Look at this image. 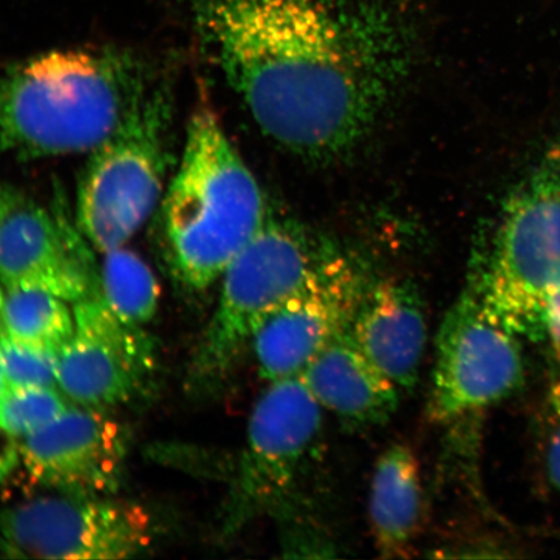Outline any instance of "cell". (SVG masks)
I'll return each mask as SVG.
<instances>
[{"label":"cell","instance_id":"cell-1","mask_svg":"<svg viewBox=\"0 0 560 560\" xmlns=\"http://www.w3.org/2000/svg\"><path fill=\"white\" fill-rule=\"evenodd\" d=\"M199 23L256 124L301 156L359 144L411 62L404 21L377 0H202Z\"/></svg>","mask_w":560,"mask_h":560},{"label":"cell","instance_id":"cell-2","mask_svg":"<svg viewBox=\"0 0 560 560\" xmlns=\"http://www.w3.org/2000/svg\"><path fill=\"white\" fill-rule=\"evenodd\" d=\"M150 86L144 66L128 52L32 56L0 75V149L21 160L90 153Z\"/></svg>","mask_w":560,"mask_h":560},{"label":"cell","instance_id":"cell-3","mask_svg":"<svg viewBox=\"0 0 560 560\" xmlns=\"http://www.w3.org/2000/svg\"><path fill=\"white\" fill-rule=\"evenodd\" d=\"M159 209L165 261L196 291L221 280L268 219L255 175L209 108L188 122L177 173Z\"/></svg>","mask_w":560,"mask_h":560},{"label":"cell","instance_id":"cell-4","mask_svg":"<svg viewBox=\"0 0 560 560\" xmlns=\"http://www.w3.org/2000/svg\"><path fill=\"white\" fill-rule=\"evenodd\" d=\"M560 287V132L530 159L474 249L465 291L517 338L545 341Z\"/></svg>","mask_w":560,"mask_h":560},{"label":"cell","instance_id":"cell-5","mask_svg":"<svg viewBox=\"0 0 560 560\" xmlns=\"http://www.w3.org/2000/svg\"><path fill=\"white\" fill-rule=\"evenodd\" d=\"M173 101L151 85L117 129L90 152L75 222L94 249L125 247L160 207L171 166Z\"/></svg>","mask_w":560,"mask_h":560},{"label":"cell","instance_id":"cell-6","mask_svg":"<svg viewBox=\"0 0 560 560\" xmlns=\"http://www.w3.org/2000/svg\"><path fill=\"white\" fill-rule=\"evenodd\" d=\"M326 250L268 215L221 278L219 304L188 369L195 395L223 387L265 322L306 282Z\"/></svg>","mask_w":560,"mask_h":560},{"label":"cell","instance_id":"cell-7","mask_svg":"<svg viewBox=\"0 0 560 560\" xmlns=\"http://www.w3.org/2000/svg\"><path fill=\"white\" fill-rule=\"evenodd\" d=\"M324 411L300 375L269 382L250 412L243 451L231 468L223 534L235 535L291 503Z\"/></svg>","mask_w":560,"mask_h":560},{"label":"cell","instance_id":"cell-8","mask_svg":"<svg viewBox=\"0 0 560 560\" xmlns=\"http://www.w3.org/2000/svg\"><path fill=\"white\" fill-rule=\"evenodd\" d=\"M155 525L142 506L104 495L40 497L0 511V557L108 560L142 555Z\"/></svg>","mask_w":560,"mask_h":560},{"label":"cell","instance_id":"cell-9","mask_svg":"<svg viewBox=\"0 0 560 560\" xmlns=\"http://www.w3.org/2000/svg\"><path fill=\"white\" fill-rule=\"evenodd\" d=\"M520 338L462 291L436 340L427 416L447 423L506 400L524 384Z\"/></svg>","mask_w":560,"mask_h":560},{"label":"cell","instance_id":"cell-10","mask_svg":"<svg viewBox=\"0 0 560 560\" xmlns=\"http://www.w3.org/2000/svg\"><path fill=\"white\" fill-rule=\"evenodd\" d=\"M369 284L359 265L327 249L313 275L270 315L252 342L264 380L301 375L347 330Z\"/></svg>","mask_w":560,"mask_h":560},{"label":"cell","instance_id":"cell-11","mask_svg":"<svg viewBox=\"0 0 560 560\" xmlns=\"http://www.w3.org/2000/svg\"><path fill=\"white\" fill-rule=\"evenodd\" d=\"M94 247L61 208H45L11 192L0 225V283L79 303L100 289Z\"/></svg>","mask_w":560,"mask_h":560},{"label":"cell","instance_id":"cell-12","mask_svg":"<svg viewBox=\"0 0 560 560\" xmlns=\"http://www.w3.org/2000/svg\"><path fill=\"white\" fill-rule=\"evenodd\" d=\"M74 332L59 353L58 384L77 404L105 409L135 400L155 369L152 342L101 296L74 303Z\"/></svg>","mask_w":560,"mask_h":560},{"label":"cell","instance_id":"cell-13","mask_svg":"<svg viewBox=\"0 0 560 560\" xmlns=\"http://www.w3.org/2000/svg\"><path fill=\"white\" fill-rule=\"evenodd\" d=\"M128 440L101 409L68 408L24 439L20 459L35 486L59 493L108 495L120 486Z\"/></svg>","mask_w":560,"mask_h":560},{"label":"cell","instance_id":"cell-14","mask_svg":"<svg viewBox=\"0 0 560 560\" xmlns=\"http://www.w3.org/2000/svg\"><path fill=\"white\" fill-rule=\"evenodd\" d=\"M348 330L401 394L417 387L429 327L415 285L395 279L370 283Z\"/></svg>","mask_w":560,"mask_h":560},{"label":"cell","instance_id":"cell-15","mask_svg":"<svg viewBox=\"0 0 560 560\" xmlns=\"http://www.w3.org/2000/svg\"><path fill=\"white\" fill-rule=\"evenodd\" d=\"M300 376L322 409L353 429L387 423L400 405L401 390L368 359L348 328Z\"/></svg>","mask_w":560,"mask_h":560},{"label":"cell","instance_id":"cell-16","mask_svg":"<svg viewBox=\"0 0 560 560\" xmlns=\"http://www.w3.org/2000/svg\"><path fill=\"white\" fill-rule=\"evenodd\" d=\"M369 516L380 555L389 559L408 557L423 517L422 476L410 446L392 445L376 460Z\"/></svg>","mask_w":560,"mask_h":560},{"label":"cell","instance_id":"cell-17","mask_svg":"<svg viewBox=\"0 0 560 560\" xmlns=\"http://www.w3.org/2000/svg\"><path fill=\"white\" fill-rule=\"evenodd\" d=\"M100 265V293L118 318L142 326L158 312L160 284L143 258L128 248L105 252Z\"/></svg>","mask_w":560,"mask_h":560},{"label":"cell","instance_id":"cell-18","mask_svg":"<svg viewBox=\"0 0 560 560\" xmlns=\"http://www.w3.org/2000/svg\"><path fill=\"white\" fill-rule=\"evenodd\" d=\"M68 301L38 290H5L3 332L60 352L74 332Z\"/></svg>","mask_w":560,"mask_h":560},{"label":"cell","instance_id":"cell-19","mask_svg":"<svg viewBox=\"0 0 560 560\" xmlns=\"http://www.w3.org/2000/svg\"><path fill=\"white\" fill-rule=\"evenodd\" d=\"M67 409L65 398L54 387H10L0 397V429L24 440Z\"/></svg>","mask_w":560,"mask_h":560},{"label":"cell","instance_id":"cell-20","mask_svg":"<svg viewBox=\"0 0 560 560\" xmlns=\"http://www.w3.org/2000/svg\"><path fill=\"white\" fill-rule=\"evenodd\" d=\"M0 353L10 387H54L58 384L59 353L0 332Z\"/></svg>","mask_w":560,"mask_h":560},{"label":"cell","instance_id":"cell-21","mask_svg":"<svg viewBox=\"0 0 560 560\" xmlns=\"http://www.w3.org/2000/svg\"><path fill=\"white\" fill-rule=\"evenodd\" d=\"M548 340L551 353L560 361V287L551 293L545 313V341Z\"/></svg>","mask_w":560,"mask_h":560},{"label":"cell","instance_id":"cell-22","mask_svg":"<svg viewBox=\"0 0 560 560\" xmlns=\"http://www.w3.org/2000/svg\"><path fill=\"white\" fill-rule=\"evenodd\" d=\"M20 460V446L16 438L0 429V481L9 478Z\"/></svg>","mask_w":560,"mask_h":560},{"label":"cell","instance_id":"cell-23","mask_svg":"<svg viewBox=\"0 0 560 560\" xmlns=\"http://www.w3.org/2000/svg\"><path fill=\"white\" fill-rule=\"evenodd\" d=\"M548 471L551 485L560 493V424L552 432L548 450Z\"/></svg>","mask_w":560,"mask_h":560},{"label":"cell","instance_id":"cell-24","mask_svg":"<svg viewBox=\"0 0 560 560\" xmlns=\"http://www.w3.org/2000/svg\"><path fill=\"white\" fill-rule=\"evenodd\" d=\"M11 192L9 188H4L0 185V225H2L7 209H9L10 206Z\"/></svg>","mask_w":560,"mask_h":560},{"label":"cell","instance_id":"cell-25","mask_svg":"<svg viewBox=\"0 0 560 560\" xmlns=\"http://www.w3.org/2000/svg\"><path fill=\"white\" fill-rule=\"evenodd\" d=\"M10 388L9 380H7L4 363L2 353H0V397L5 394V390Z\"/></svg>","mask_w":560,"mask_h":560},{"label":"cell","instance_id":"cell-26","mask_svg":"<svg viewBox=\"0 0 560 560\" xmlns=\"http://www.w3.org/2000/svg\"><path fill=\"white\" fill-rule=\"evenodd\" d=\"M550 401L560 418V382L551 389Z\"/></svg>","mask_w":560,"mask_h":560},{"label":"cell","instance_id":"cell-27","mask_svg":"<svg viewBox=\"0 0 560 560\" xmlns=\"http://www.w3.org/2000/svg\"><path fill=\"white\" fill-rule=\"evenodd\" d=\"M5 289L0 283V332L3 330V305H4Z\"/></svg>","mask_w":560,"mask_h":560}]
</instances>
